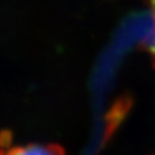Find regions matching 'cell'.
Here are the masks:
<instances>
[{"label": "cell", "mask_w": 155, "mask_h": 155, "mask_svg": "<svg viewBox=\"0 0 155 155\" xmlns=\"http://www.w3.org/2000/svg\"><path fill=\"white\" fill-rule=\"evenodd\" d=\"M6 155H64V150L61 146L55 144H31L11 148Z\"/></svg>", "instance_id": "6da1fadb"}, {"label": "cell", "mask_w": 155, "mask_h": 155, "mask_svg": "<svg viewBox=\"0 0 155 155\" xmlns=\"http://www.w3.org/2000/svg\"><path fill=\"white\" fill-rule=\"evenodd\" d=\"M150 7H152V29L148 35V37L146 39L145 44H146V48L148 51L153 60L155 62V0H150Z\"/></svg>", "instance_id": "7a4b0ae2"}, {"label": "cell", "mask_w": 155, "mask_h": 155, "mask_svg": "<svg viewBox=\"0 0 155 155\" xmlns=\"http://www.w3.org/2000/svg\"><path fill=\"white\" fill-rule=\"evenodd\" d=\"M154 155H155V154H154Z\"/></svg>", "instance_id": "3957f363"}]
</instances>
